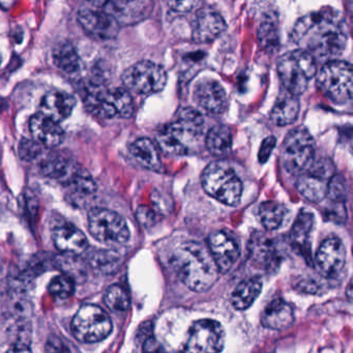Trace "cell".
Returning <instances> with one entry per match:
<instances>
[{"label":"cell","instance_id":"obj_8","mask_svg":"<svg viewBox=\"0 0 353 353\" xmlns=\"http://www.w3.org/2000/svg\"><path fill=\"white\" fill-rule=\"evenodd\" d=\"M71 330L80 342H100L112 332V321L98 305H85L80 307L72 320Z\"/></svg>","mask_w":353,"mask_h":353},{"label":"cell","instance_id":"obj_23","mask_svg":"<svg viewBox=\"0 0 353 353\" xmlns=\"http://www.w3.org/2000/svg\"><path fill=\"white\" fill-rule=\"evenodd\" d=\"M293 307L281 299L268 303L261 315V324L265 328L274 330H286L294 322Z\"/></svg>","mask_w":353,"mask_h":353},{"label":"cell","instance_id":"obj_22","mask_svg":"<svg viewBox=\"0 0 353 353\" xmlns=\"http://www.w3.org/2000/svg\"><path fill=\"white\" fill-rule=\"evenodd\" d=\"M150 3L145 1H111L104 3L103 9L110 14L119 26L140 21L148 16Z\"/></svg>","mask_w":353,"mask_h":353},{"label":"cell","instance_id":"obj_14","mask_svg":"<svg viewBox=\"0 0 353 353\" xmlns=\"http://www.w3.org/2000/svg\"><path fill=\"white\" fill-rule=\"evenodd\" d=\"M78 22L88 34L99 40H111L119 34V24L103 8H82L78 12Z\"/></svg>","mask_w":353,"mask_h":353},{"label":"cell","instance_id":"obj_16","mask_svg":"<svg viewBox=\"0 0 353 353\" xmlns=\"http://www.w3.org/2000/svg\"><path fill=\"white\" fill-rule=\"evenodd\" d=\"M194 100L208 114L219 115L228 108L226 90L218 81L201 80L194 88Z\"/></svg>","mask_w":353,"mask_h":353},{"label":"cell","instance_id":"obj_17","mask_svg":"<svg viewBox=\"0 0 353 353\" xmlns=\"http://www.w3.org/2000/svg\"><path fill=\"white\" fill-rule=\"evenodd\" d=\"M346 259V250L340 239L330 237L323 241L316 255V264L322 274L334 276L343 270Z\"/></svg>","mask_w":353,"mask_h":353},{"label":"cell","instance_id":"obj_38","mask_svg":"<svg viewBox=\"0 0 353 353\" xmlns=\"http://www.w3.org/2000/svg\"><path fill=\"white\" fill-rule=\"evenodd\" d=\"M46 353H80L71 342L61 336H51L46 345Z\"/></svg>","mask_w":353,"mask_h":353},{"label":"cell","instance_id":"obj_43","mask_svg":"<svg viewBox=\"0 0 353 353\" xmlns=\"http://www.w3.org/2000/svg\"><path fill=\"white\" fill-rule=\"evenodd\" d=\"M137 218L143 226L148 227L154 223V214L152 210L146 206H140L137 210Z\"/></svg>","mask_w":353,"mask_h":353},{"label":"cell","instance_id":"obj_21","mask_svg":"<svg viewBox=\"0 0 353 353\" xmlns=\"http://www.w3.org/2000/svg\"><path fill=\"white\" fill-rule=\"evenodd\" d=\"M75 105L76 100L72 94L65 92H49L42 99L40 113L59 123L72 114Z\"/></svg>","mask_w":353,"mask_h":353},{"label":"cell","instance_id":"obj_42","mask_svg":"<svg viewBox=\"0 0 353 353\" xmlns=\"http://www.w3.org/2000/svg\"><path fill=\"white\" fill-rule=\"evenodd\" d=\"M172 11L177 12V13H188V12L193 11L197 9L199 6H201L200 1H172L169 3Z\"/></svg>","mask_w":353,"mask_h":353},{"label":"cell","instance_id":"obj_27","mask_svg":"<svg viewBox=\"0 0 353 353\" xmlns=\"http://www.w3.org/2000/svg\"><path fill=\"white\" fill-rule=\"evenodd\" d=\"M262 286L261 276H253L239 283L231 295L233 307L239 311L249 309L261 293Z\"/></svg>","mask_w":353,"mask_h":353},{"label":"cell","instance_id":"obj_2","mask_svg":"<svg viewBox=\"0 0 353 353\" xmlns=\"http://www.w3.org/2000/svg\"><path fill=\"white\" fill-rule=\"evenodd\" d=\"M170 265L181 283L195 292L210 290L220 274L208 248L196 241L179 245L171 254Z\"/></svg>","mask_w":353,"mask_h":353},{"label":"cell","instance_id":"obj_24","mask_svg":"<svg viewBox=\"0 0 353 353\" xmlns=\"http://www.w3.org/2000/svg\"><path fill=\"white\" fill-rule=\"evenodd\" d=\"M250 257L256 265L270 270L278 265L274 243L264 235H253L249 245Z\"/></svg>","mask_w":353,"mask_h":353},{"label":"cell","instance_id":"obj_15","mask_svg":"<svg viewBox=\"0 0 353 353\" xmlns=\"http://www.w3.org/2000/svg\"><path fill=\"white\" fill-rule=\"evenodd\" d=\"M208 250L220 274H226L236 263L241 254L236 239L224 231H216L208 237Z\"/></svg>","mask_w":353,"mask_h":353},{"label":"cell","instance_id":"obj_28","mask_svg":"<svg viewBox=\"0 0 353 353\" xmlns=\"http://www.w3.org/2000/svg\"><path fill=\"white\" fill-rule=\"evenodd\" d=\"M299 113V100L296 97L287 92L286 94H282L279 97L270 112V119L274 125L285 127L294 123Z\"/></svg>","mask_w":353,"mask_h":353},{"label":"cell","instance_id":"obj_7","mask_svg":"<svg viewBox=\"0 0 353 353\" xmlns=\"http://www.w3.org/2000/svg\"><path fill=\"white\" fill-rule=\"evenodd\" d=\"M352 67L343 61H330L317 75L318 88L336 104H345L352 99Z\"/></svg>","mask_w":353,"mask_h":353},{"label":"cell","instance_id":"obj_19","mask_svg":"<svg viewBox=\"0 0 353 353\" xmlns=\"http://www.w3.org/2000/svg\"><path fill=\"white\" fill-rule=\"evenodd\" d=\"M30 130L34 141L45 148H57L65 139V132L59 123L40 112L30 119Z\"/></svg>","mask_w":353,"mask_h":353},{"label":"cell","instance_id":"obj_4","mask_svg":"<svg viewBox=\"0 0 353 353\" xmlns=\"http://www.w3.org/2000/svg\"><path fill=\"white\" fill-rule=\"evenodd\" d=\"M316 73V59L305 51H291L279 59V78L287 92L293 96L303 94Z\"/></svg>","mask_w":353,"mask_h":353},{"label":"cell","instance_id":"obj_13","mask_svg":"<svg viewBox=\"0 0 353 353\" xmlns=\"http://www.w3.org/2000/svg\"><path fill=\"white\" fill-rule=\"evenodd\" d=\"M224 344L223 326L214 320L202 319L190 328L181 353H220Z\"/></svg>","mask_w":353,"mask_h":353},{"label":"cell","instance_id":"obj_32","mask_svg":"<svg viewBox=\"0 0 353 353\" xmlns=\"http://www.w3.org/2000/svg\"><path fill=\"white\" fill-rule=\"evenodd\" d=\"M55 265L75 283H82L86 279L84 262L73 254H61L55 258Z\"/></svg>","mask_w":353,"mask_h":353},{"label":"cell","instance_id":"obj_35","mask_svg":"<svg viewBox=\"0 0 353 353\" xmlns=\"http://www.w3.org/2000/svg\"><path fill=\"white\" fill-rule=\"evenodd\" d=\"M105 305L115 312L127 311L130 307V297L127 291L119 286V285H112L107 289L104 295Z\"/></svg>","mask_w":353,"mask_h":353},{"label":"cell","instance_id":"obj_9","mask_svg":"<svg viewBox=\"0 0 353 353\" xmlns=\"http://www.w3.org/2000/svg\"><path fill=\"white\" fill-rule=\"evenodd\" d=\"M283 164L291 174L299 175L315 161V145L311 134L305 128L292 130L285 138L282 150Z\"/></svg>","mask_w":353,"mask_h":353},{"label":"cell","instance_id":"obj_10","mask_svg":"<svg viewBox=\"0 0 353 353\" xmlns=\"http://www.w3.org/2000/svg\"><path fill=\"white\" fill-rule=\"evenodd\" d=\"M90 234L106 245H123L130 239V230L125 219L107 208H92L88 212Z\"/></svg>","mask_w":353,"mask_h":353},{"label":"cell","instance_id":"obj_29","mask_svg":"<svg viewBox=\"0 0 353 353\" xmlns=\"http://www.w3.org/2000/svg\"><path fill=\"white\" fill-rule=\"evenodd\" d=\"M206 148L216 157H224L232 148V133L225 125H214L206 136Z\"/></svg>","mask_w":353,"mask_h":353},{"label":"cell","instance_id":"obj_44","mask_svg":"<svg viewBox=\"0 0 353 353\" xmlns=\"http://www.w3.org/2000/svg\"><path fill=\"white\" fill-rule=\"evenodd\" d=\"M7 353H32L30 351V346H23V345H12L11 348Z\"/></svg>","mask_w":353,"mask_h":353},{"label":"cell","instance_id":"obj_5","mask_svg":"<svg viewBox=\"0 0 353 353\" xmlns=\"http://www.w3.org/2000/svg\"><path fill=\"white\" fill-rule=\"evenodd\" d=\"M202 187L210 197L226 205H237L243 195V183L226 163L208 165L202 174Z\"/></svg>","mask_w":353,"mask_h":353},{"label":"cell","instance_id":"obj_30","mask_svg":"<svg viewBox=\"0 0 353 353\" xmlns=\"http://www.w3.org/2000/svg\"><path fill=\"white\" fill-rule=\"evenodd\" d=\"M54 65L63 73L75 74L80 69V59L77 51L70 43H61L53 50Z\"/></svg>","mask_w":353,"mask_h":353},{"label":"cell","instance_id":"obj_37","mask_svg":"<svg viewBox=\"0 0 353 353\" xmlns=\"http://www.w3.org/2000/svg\"><path fill=\"white\" fill-rule=\"evenodd\" d=\"M43 154V146L34 140L23 139L18 146V154L26 162H34Z\"/></svg>","mask_w":353,"mask_h":353},{"label":"cell","instance_id":"obj_12","mask_svg":"<svg viewBox=\"0 0 353 353\" xmlns=\"http://www.w3.org/2000/svg\"><path fill=\"white\" fill-rule=\"evenodd\" d=\"M121 79L125 88L132 92L141 94H152L164 90L167 83V72L158 63L143 61L125 70Z\"/></svg>","mask_w":353,"mask_h":353},{"label":"cell","instance_id":"obj_36","mask_svg":"<svg viewBox=\"0 0 353 353\" xmlns=\"http://www.w3.org/2000/svg\"><path fill=\"white\" fill-rule=\"evenodd\" d=\"M76 283L65 274L55 276L49 283L48 290L57 299H69L75 292Z\"/></svg>","mask_w":353,"mask_h":353},{"label":"cell","instance_id":"obj_34","mask_svg":"<svg viewBox=\"0 0 353 353\" xmlns=\"http://www.w3.org/2000/svg\"><path fill=\"white\" fill-rule=\"evenodd\" d=\"M314 225V214L307 210H301L291 229V241L294 245L303 247L307 245Z\"/></svg>","mask_w":353,"mask_h":353},{"label":"cell","instance_id":"obj_18","mask_svg":"<svg viewBox=\"0 0 353 353\" xmlns=\"http://www.w3.org/2000/svg\"><path fill=\"white\" fill-rule=\"evenodd\" d=\"M224 18L212 9L198 12L192 26V37L196 43H210L226 30Z\"/></svg>","mask_w":353,"mask_h":353},{"label":"cell","instance_id":"obj_39","mask_svg":"<svg viewBox=\"0 0 353 353\" xmlns=\"http://www.w3.org/2000/svg\"><path fill=\"white\" fill-rule=\"evenodd\" d=\"M324 216L328 221L334 223H344L347 220L346 205L345 202L330 201L325 208Z\"/></svg>","mask_w":353,"mask_h":353},{"label":"cell","instance_id":"obj_31","mask_svg":"<svg viewBox=\"0 0 353 353\" xmlns=\"http://www.w3.org/2000/svg\"><path fill=\"white\" fill-rule=\"evenodd\" d=\"M288 214V208L276 201H266L259 210L260 220L266 230H276L282 226Z\"/></svg>","mask_w":353,"mask_h":353},{"label":"cell","instance_id":"obj_41","mask_svg":"<svg viewBox=\"0 0 353 353\" xmlns=\"http://www.w3.org/2000/svg\"><path fill=\"white\" fill-rule=\"evenodd\" d=\"M276 140L274 137H268L263 140L261 148H260L259 154H258L260 163H265L268 160L274 146H276Z\"/></svg>","mask_w":353,"mask_h":353},{"label":"cell","instance_id":"obj_25","mask_svg":"<svg viewBox=\"0 0 353 353\" xmlns=\"http://www.w3.org/2000/svg\"><path fill=\"white\" fill-rule=\"evenodd\" d=\"M130 152L138 164L152 171L162 170L160 154L154 141L148 138H139L130 146Z\"/></svg>","mask_w":353,"mask_h":353},{"label":"cell","instance_id":"obj_1","mask_svg":"<svg viewBox=\"0 0 353 353\" xmlns=\"http://www.w3.org/2000/svg\"><path fill=\"white\" fill-rule=\"evenodd\" d=\"M291 40L315 59H332L344 50L347 42V26L339 12L326 8L297 20L291 32Z\"/></svg>","mask_w":353,"mask_h":353},{"label":"cell","instance_id":"obj_20","mask_svg":"<svg viewBox=\"0 0 353 353\" xmlns=\"http://www.w3.org/2000/svg\"><path fill=\"white\" fill-rule=\"evenodd\" d=\"M55 247L61 254L80 255L88 247V237L77 227L72 224H61L52 231Z\"/></svg>","mask_w":353,"mask_h":353},{"label":"cell","instance_id":"obj_33","mask_svg":"<svg viewBox=\"0 0 353 353\" xmlns=\"http://www.w3.org/2000/svg\"><path fill=\"white\" fill-rule=\"evenodd\" d=\"M121 262V258L117 255V252L100 250L96 251L88 258V263L90 268L96 272L102 274H112L117 270Z\"/></svg>","mask_w":353,"mask_h":353},{"label":"cell","instance_id":"obj_40","mask_svg":"<svg viewBox=\"0 0 353 353\" xmlns=\"http://www.w3.org/2000/svg\"><path fill=\"white\" fill-rule=\"evenodd\" d=\"M258 37H259L260 43L264 47H272L278 43L276 26L270 21L261 24Z\"/></svg>","mask_w":353,"mask_h":353},{"label":"cell","instance_id":"obj_11","mask_svg":"<svg viewBox=\"0 0 353 353\" xmlns=\"http://www.w3.org/2000/svg\"><path fill=\"white\" fill-rule=\"evenodd\" d=\"M334 174L336 168L330 159L314 161L303 172L297 175V190L305 199L318 203L325 199L328 185Z\"/></svg>","mask_w":353,"mask_h":353},{"label":"cell","instance_id":"obj_26","mask_svg":"<svg viewBox=\"0 0 353 353\" xmlns=\"http://www.w3.org/2000/svg\"><path fill=\"white\" fill-rule=\"evenodd\" d=\"M81 167L65 158H51L42 165L44 175L68 187Z\"/></svg>","mask_w":353,"mask_h":353},{"label":"cell","instance_id":"obj_6","mask_svg":"<svg viewBox=\"0 0 353 353\" xmlns=\"http://www.w3.org/2000/svg\"><path fill=\"white\" fill-rule=\"evenodd\" d=\"M84 102L92 114L102 119H112L117 115L129 119L135 111L131 94L123 88L106 90L102 85L92 86Z\"/></svg>","mask_w":353,"mask_h":353},{"label":"cell","instance_id":"obj_3","mask_svg":"<svg viewBox=\"0 0 353 353\" xmlns=\"http://www.w3.org/2000/svg\"><path fill=\"white\" fill-rule=\"evenodd\" d=\"M204 119L199 111L183 108L177 113L173 123L165 125L157 136V142L163 152L172 156H183L190 146L203 133Z\"/></svg>","mask_w":353,"mask_h":353}]
</instances>
